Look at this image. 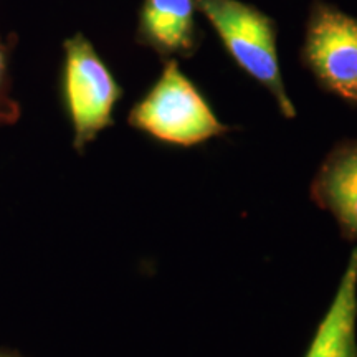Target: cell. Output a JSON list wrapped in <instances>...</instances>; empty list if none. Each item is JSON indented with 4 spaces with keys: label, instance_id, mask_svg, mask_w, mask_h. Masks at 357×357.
Returning <instances> with one entry per match:
<instances>
[{
    "label": "cell",
    "instance_id": "7",
    "mask_svg": "<svg viewBox=\"0 0 357 357\" xmlns=\"http://www.w3.org/2000/svg\"><path fill=\"white\" fill-rule=\"evenodd\" d=\"M305 357H357V247Z\"/></svg>",
    "mask_w": 357,
    "mask_h": 357
},
{
    "label": "cell",
    "instance_id": "8",
    "mask_svg": "<svg viewBox=\"0 0 357 357\" xmlns=\"http://www.w3.org/2000/svg\"><path fill=\"white\" fill-rule=\"evenodd\" d=\"M17 45V35H0V126H13L19 123L22 106L13 96V82L10 75V60Z\"/></svg>",
    "mask_w": 357,
    "mask_h": 357
},
{
    "label": "cell",
    "instance_id": "5",
    "mask_svg": "<svg viewBox=\"0 0 357 357\" xmlns=\"http://www.w3.org/2000/svg\"><path fill=\"white\" fill-rule=\"evenodd\" d=\"M195 0H142L134 42L151 48L160 60L192 58L204 42Z\"/></svg>",
    "mask_w": 357,
    "mask_h": 357
},
{
    "label": "cell",
    "instance_id": "2",
    "mask_svg": "<svg viewBox=\"0 0 357 357\" xmlns=\"http://www.w3.org/2000/svg\"><path fill=\"white\" fill-rule=\"evenodd\" d=\"M195 3L234 63L271 93L284 118H296V106L289 100L281 75L276 22L242 0H195Z\"/></svg>",
    "mask_w": 357,
    "mask_h": 357
},
{
    "label": "cell",
    "instance_id": "9",
    "mask_svg": "<svg viewBox=\"0 0 357 357\" xmlns=\"http://www.w3.org/2000/svg\"><path fill=\"white\" fill-rule=\"evenodd\" d=\"M0 357H24L19 354L17 351H10V349H0Z\"/></svg>",
    "mask_w": 357,
    "mask_h": 357
},
{
    "label": "cell",
    "instance_id": "1",
    "mask_svg": "<svg viewBox=\"0 0 357 357\" xmlns=\"http://www.w3.org/2000/svg\"><path fill=\"white\" fill-rule=\"evenodd\" d=\"M128 124L172 147H195L231 131L220 121L197 84L181 70L176 58L164 61L159 78L134 102Z\"/></svg>",
    "mask_w": 357,
    "mask_h": 357
},
{
    "label": "cell",
    "instance_id": "4",
    "mask_svg": "<svg viewBox=\"0 0 357 357\" xmlns=\"http://www.w3.org/2000/svg\"><path fill=\"white\" fill-rule=\"evenodd\" d=\"M300 61L328 95L357 106V17L312 0Z\"/></svg>",
    "mask_w": 357,
    "mask_h": 357
},
{
    "label": "cell",
    "instance_id": "6",
    "mask_svg": "<svg viewBox=\"0 0 357 357\" xmlns=\"http://www.w3.org/2000/svg\"><path fill=\"white\" fill-rule=\"evenodd\" d=\"M310 194L334 217L342 238L357 242V139H342L333 147L312 178Z\"/></svg>",
    "mask_w": 357,
    "mask_h": 357
},
{
    "label": "cell",
    "instance_id": "3",
    "mask_svg": "<svg viewBox=\"0 0 357 357\" xmlns=\"http://www.w3.org/2000/svg\"><path fill=\"white\" fill-rule=\"evenodd\" d=\"M60 101L73 129L78 154L114 124V108L124 89L114 73L82 32L63 42L60 68Z\"/></svg>",
    "mask_w": 357,
    "mask_h": 357
}]
</instances>
